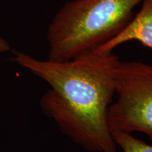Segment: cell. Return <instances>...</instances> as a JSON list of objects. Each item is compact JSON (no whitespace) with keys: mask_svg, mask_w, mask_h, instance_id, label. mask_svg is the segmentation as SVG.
<instances>
[{"mask_svg":"<svg viewBox=\"0 0 152 152\" xmlns=\"http://www.w3.org/2000/svg\"><path fill=\"white\" fill-rule=\"evenodd\" d=\"M13 60L50 85L39 104L65 135L89 152H118L108 123L120 61L113 52L93 50L66 61L16 52Z\"/></svg>","mask_w":152,"mask_h":152,"instance_id":"obj_1","label":"cell"},{"mask_svg":"<svg viewBox=\"0 0 152 152\" xmlns=\"http://www.w3.org/2000/svg\"><path fill=\"white\" fill-rule=\"evenodd\" d=\"M115 82L117 99L108 111L111 132H142L152 140V65L120 61Z\"/></svg>","mask_w":152,"mask_h":152,"instance_id":"obj_3","label":"cell"},{"mask_svg":"<svg viewBox=\"0 0 152 152\" xmlns=\"http://www.w3.org/2000/svg\"><path fill=\"white\" fill-rule=\"evenodd\" d=\"M11 49L10 45L7 39L0 34V54L8 52Z\"/></svg>","mask_w":152,"mask_h":152,"instance_id":"obj_6","label":"cell"},{"mask_svg":"<svg viewBox=\"0 0 152 152\" xmlns=\"http://www.w3.org/2000/svg\"><path fill=\"white\" fill-rule=\"evenodd\" d=\"M130 41H138L152 48V0H144L141 9L128 24L118 35L94 51L112 52L117 47Z\"/></svg>","mask_w":152,"mask_h":152,"instance_id":"obj_4","label":"cell"},{"mask_svg":"<svg viewBox=\"0 0 152 152\" xmlns=\"http://www.w3.org/2000/svg\"><path fill=\"white\" fill-rule=\"evenodd\" d=\"M114 142L123 152H152V146L139 140L132 134L112 131Z\"/></svg>","mask_w":152,"mask_h":152,"instance_id":"obj_5","label":"cell"},{"mask_svg":"<svg viewBox=\"0 0 152 152\" xmlns=\"http://www.w3.org/2000/svg\"><path fill=\"white\" fill-rule=\"evenodd\" d=\"M144 0H71L49 24L48 59L66 61L93 51L115 37Z\"/></svg>","mask_w":152,"mask_h":152,"instance_id":"obj_2","label":"cell"}]
</instances>
